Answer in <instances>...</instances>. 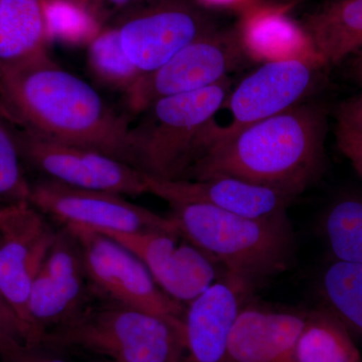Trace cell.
Returning a JSON list of instances; mask_svg holds the SVG:
<instances>
[{
	"mask_svg": "<svg viewBox=\"0 0 362 362\" xmlns=\"http://www.w3.org/2000/svg\"><path fill=\"white\" fill-rule=\"evenodd\" d=\"M52 39L88 40L94 39L101 26L82 7L68 0H45Z\"/></svg>",
	"mask_w": 362,
	"mask_h": 362,
	"instance_id": "484cf974",
	"label": "cell"
},
{
	"mask_svg": "<svg viewBox=\"0 0 362 362\" xmlns=\"http://www.w3.org/2000/svg\"><path fill=\"white\" fill-rule=\"evenodd\" d=\"M100 362H116L113 361H109V359H104V361H100Z\"/></svg>",
	"mask_w": 362,
	"mask_h": 362,
	"instance_id": "d590c367",
	"label": "cell"
},
{
	"mask_svg": "<svg viewBox=\"0 0 362 362\" xmlns=\"http://www.w3.org/2000/svg\"><path fill=\"white\" fill-rule=\"evenodd\" d=\"M68 228L80 244L86 272L94 293L183 327L187 306L162 291L148 269L132 252L96 230Z\"/></svg>",
	"mask_w": 362,
	"mask_h": 362,
	"instance_id": "ba28073f",
	"label": "cell"
},
{
	"mask_svg": "<svg viewBox=\"0 0 362 362\" xmlns=\"http://www.w3.org/2000/svg\"><path fill=\"white\" fill-rule=\"evenodd\" d=\"M250 289L226 275L185 308L187 362H226L228 338Z\"/></svg>",
	"mask_w": 362,
	"mask_h": 362,
	"instance_id": "2e32d148",
	"label": "cell"
},
{
	"mask_svg": "<svg viewBox=\"0 0 362 362\" xmlns=\"http://www.w3.org/2000/svg\"><path fill=\"white\" fill-rule=\"evenodd\" d=\"M126 56L142 75L216 30L211 16L189 0H141L112 23Z\"/></svg>",
	"mask_w": 362,
	"mask_h": 362,
	"instance_id": "9c48e42d",
	"label": "cell"
},
{
	"mask_svg": "<svg viewBox=\"0 0 362 362\" xmlns=\"http://www.w3.org/2000/svg\"><path fill=\"white\" fill-rule=\"evenodd\" d=\"M250 58L265 62L294 58L316 59L298 23L283 13L282 7L251 6L239 25Z\"/></svg>",
	"mask_w": 362,
	"mask_h": 362,
	"instance_id": "ffe728a7",
	"label": "cell"
},
{
	"mask_svg": "<svg viewBox=\"0 0 362 362\" xmlns=\"http://www.w3.org/2000/svg\"><path fill=\"white\" fill-rule=\"evenodd\" d=\"M13 129L23 163L45 178L123 197L149 194L148 176L125 162L23 128Z\"/></svg>",
	"mask_w": 362,
	"mask_h": 362,
	"instance_id": "30bf717a",
	"label": "cell"
},
{
	"mask_svg": "<svg viewBox=\"0 0 362 362\" xmlns=\"http://www.w3.org/2000/svg\"><path fill=\"white\" fill-rule=\"evenodd\" d=\"M323 228L337 259L362 265V195L334 202L324 216Z\"/></svg>",
	"mask_w": 362,
	"mask_h": 362,
	"instance_id": "603a6c76",
	"label": "cell"
},
{
	"mask_svg": "<svg viewBox=\"0 0 362 362\" xmlns=\"http://www.w3.org/2000/svg\"><path fill=\"white\" fill-rule=\"evenodd\" d=\"M307 314L243 306L228 338L226 362H290Z\"/></svg>",
	"mask_w": 362,
	"mask_h": 362,
	"instance_id": "e0dca14e",
	"label": "cell"
},
{
	"mask_svg": "<svg viewBox=\"0 0 362 362\" xmlns=\"http://www.w3.org/2000/svg\"><path fill=\"white\" fill-rule=\"evenodd\" d=\"M58 233L30 201L0 207V292L25 324L30 338L28 295Z\"/></svg>",
	"mask_w": 362,
	"mask_h": 362,
	"instance_id": "4fadbf2b",
	"label": "cell"
},
{
	"mask_svg": "<svg viewBox=\"0 0 362 362\" xmlns=\"http://www.w3.org/2000/svg\"><path fill=\"white\" fill-rule=\"evenodd\" d=\"M321 68L320 62L313 58L264 62L230 90L221 109L230 114V122L216 125L211 120L207 124L192 162L204 150L230 139L252 124L304 103L320 81Z\"/></svg>",
	"mask_w": 362,
	"mask_h": 362,
	"instance_id": "8992f818",
	"label": "cell"
},
{
	"mask_svg": "<svg viewBox=\"0 0 362 362\" xmlns=\"http://www.w3.org/2000/svg\"><path fill=\"white\" fill-rule=\"evenodd\" d=\"M4 362H70L39 344L11 341L0 346Z\"/></svg>",
	"mask_w": 362,
	"mask_h": 362,
	"instance_id": "4316f807",
	"label": "cell"
},
{
	"mask_svg": "<svg viewBox=\"0 0 362 362\" xmlns=\"http://www.w3.org/2000/svg\"><path fill=\"white\" fill-rule=\"evenodd\" d=\"M298 25L323 66L362 54V0H334L305 14Z\"/></svg>",
	"mask_w": 362,
	"mask_h": 362,
	"instance_id": "ac0fdd59",
	"label": "cell"
},
{
	"mask_svg": "<svg viewBox=\"0 0 362 362\" xmlns=\"http://www.w3.org/2000/svg\"><path fill=\"white\" fill-rule=\"evenodd\" d=\"M40 344L84 350L116 362H187L183 327L96 293Z\"/></svg>",
	"mask_w": 362,
	"mask_h": 362,
	"instance_id": "277c9868",
	"label": "cell"
},
{
	"mask_svg": "<svg viewBox=\"0 0 362 362\" xmlns=\"http://www.w3.org/2000/svg\"><path fill=\"white\" fill-rule=\"evenodd\" d=\"M0 116L23 129L101 152L135 168L127 119L49 54L4 71Z\"/></svg>",
	"mask_w": 362,
	"mask_h": 362,
	"instance_id": "6da1fadb",
	"label": "cell"
},
{
	"mask_svg": "<svg viewBox=\"0 0 362 362\" xmlns=\"http://www.w3.org/2000/svg\"><path fill=\"white\" fill-rule=\"evenodd\" d=\"M350 78L362 87V54H357L351 59L349 66Z\"/></svg>",
	"mask_w": 362,
	"mask_h": 362,
	"instance_id": "d6a6232c",
	"label": "cell"
},
{
	"mask_svg": "<svg viewBox=\"0 0 362 362\" xmlns=\"http://www.w3.org/2000/svg\"><path fill=\"white\" fill-rule=\"evenodd\" d=\"M335 116L337 124L362 134V94L338 105Z\"/></svg>",
	"mask_w": 362,
	"mask_h": 362,
	"instance_id": "4dcf8cb0",
	"label": "cell"
},
{
	"mask_svg": "<svg viewBox=\"0 0 362 362\" xmlns=\"http://www.w3.org/2000/svg\"><path fill=\"white\" fill-rule=\"evenodd\" d=\"M2 75H4V71H2V69L0 68V84H1Z\"/></svg>",
	"mask_w": 362,
	"mask_h": 362,
	"instance_id": "e575fe53",
	"label": "cell"
},
{
	"mask_svg": "<svg viewBox=\"0 0 362 362\" xmlns=\"http://www.w3.org/2000/svg\"><path fill=\"white\" fill-rule=\"evenodd\" d=\"M141 0H88L87 11L101 28L110 25L119 16Z\"/></svg>",
	"mask_w": 362,
	"mask_h": 362,
	"instance_id": "f1b7e54d",
	"label": "cell"
},
{
	"mask_svg": "<svg viewBox=\"0 0 362 362\" xmlns=\"http://www.w3.org/2000/svg\"><path fill=\"white\" fill-rule=\"evenodd\" d=\"M99 233L132 252L162 291L185 306L225 276L216 262L178 233Z\"/></svg>",
	"mask_w": 362,
	"mask_h": 362,
	"instance_id": "5bb4252c",
	"label": "cell"
},
{
	"mask_svg": "<svg viewBox=\"0 0 362 362\" xmlns=\"http://www.w3.org/2000/svg\"><path fill=\"white\" fill-rule=\"evenodd\" d=\"M23 164L13 126L0 116V207L30 199Z\"/></svg>",
	"mask_w": 362,
	"mask_h": 362,
	"instance_id": "d4e9b609",
	"label": "cell"
},
{
	"mask_svg": "<svg viewBox=\"0 0 362 362\" xmlns=\"http://www.w3.org/2000/svg\"><path fill=\"white\" fill-rule=\"evenodd\" d=\"M9 341L30 344V338L25 324L0 292V346Z\"/></svg>",
	"mask_w": 362,
	"mask_h": 362,
	"instance_id": "83f0119b",
	"label": "cell"
},
{
	"mask_svg": "<svg viewBox=\"0 0 362 362\" xmlns=\"http://www.w3.org/2000/svg\"><path fill=\"white\" fill-rule=\"evenodd\" d=\"M45 0H0V68L49 54L52 42Z\"/></svg>",
	"mask_w": 362,
	"mask_h": 362,
	"instance_id": "d6986e66",
	"label": "cell"
},
{
	"mask_svg": "<svg viewBox=\"0 0 362 362\" xmlns=\"http://www.w3.org/2000/svg\"><path fill=\"white\" fill-rule=\"evenodd\" d=\"M88 63L100 81L124 92L142 76L123 51L118 30L113 25L104 26L90 40Z\"/></svg>",
	"mask_w": 362,
	"mask_h": 362,
	"instance_id": "cb8c5ba5",
	"label": "cell"
},
{
	"mask_svg": "<svg viewBox=\"0 0 362 362\" xmlns=\"http://www.w3.org/2000/svg\"><path fill=\"white\" fill-rule=\"evenodd\" d=\"M68 1L71 2V4H76V6L82 7V8H84L86 9V11H87L88 0H68Z\"/></svg>",
	"mask_w": 362,
	"mask_h": 362,
	"instance_id": "836d02e7",
	"label": "cell"
},
{
	"mask_svg": "<svg viewBox=\"0 0 362 362\" xmlns=\"http://www.w3.org/2000/svg\"><path fill=\"white\" fill-rule=\"evenodd\" d=\"M149 194L169 204L194 202L245 218L264 220L286 214L295 197L249 181L216 176L202 180H156L148 177Z\"/></svg>",
	"mask_w": 362,
	"mask_h": 362,
	"instance_id": "9a60e30c",
	"label": "cell"
},
{
	"mask_svg": "<svg viewBox=\"0 0 362 362\" xmlns=\"http://www.w3.org/2000/svg\"><path fill=\"white\" fill-rule=\"evenodd\" d=\"M169 206L181 237L250 290L291 265L295 239L287 214L255 220L204 204Z\"/></svg>",
	"mask_w": 362,
	"mask_h": 362,
	"instance_id": "3957f363",
	"label": "cell"
},
{
	"mask_svg": "<svg viewBox=\"0 0 362 362\" xmlns=\"http://www.w3.org/2000/svg\"><path fill=\"white\" fill-rule=\"evenodd\" d=\"M321 284L329 310L362 337V265L337 259L324 273Z\"/></svg>",
	"mask_w": 362,
	"mask_h": 362,
	"instance_id": "7402d4cb",
	"label": "cell"
},
{
	"mask_svg": "<svg viewBox=\"0 0 362 362\" xmlns=\"http://www.w3.org/2000/svg\"><path fill=\"white\" fill-rule=\"evenodd\" d=\"M28 201L47 218L68 228L127 233H178L170 216L128 202L123 195L69 187L49 178L30 183Z\"/></svg>",
	"mask_w": 362,
	"mask_h": 362,
	"instance_id": "8fae6325",
	"label": "cell"
},
{
	"mask_svg": "<svg viewBox=\"0 0 362 362\" xmlns=\"http://www.w3.org/2000/svg\"><path fill=\"white\" fill-rule=\"evenodd\" d=\"M252 62L239 26L216 28L183 47L151 73L138 78L125 92L126 104L138 114L162 98L187 94L211 87Z\"/></svg>",
	"mask_w": 362,
	"mask_h": 362,
	"instance_id": "52a82bcc",
	"label": "cell"
},
{
	"mask_svg": "<svg viewBox=\"0 0 362 362\" xmlns=\"http://www.w3.org/2000/svg\"><path fill=\"white\" fill-rule=\"evenodd\" d=\"M202 4L206 6L218 7H242L246 6L247 8L251 7L252 0H199Z\"/></svg>",
	"mask_w": 362,
	"mask_h": 362,
	"instance_id": "1f68e13d",
	"label": "cell"
},
{
	"mask_svg": "<svg viewBox=\"0 0 362 362\" xmlns=\"http://www.w3.org/2000/svg\"><path fill=\"white\" fill-rule=\"evenodd\" d=\"M290 362H361L347 328L327 310L308 312Z\"/></svg>",
	"mask_w": 362,
	"mask_h": 362,
	"instance_id": "44dd1931",
	"label": "cell"
},
{
	"mask_svg": "<svg viewBox=\"0 0 362 362\" xmlns=\"http://www.w3.org/2000/svg\"><path fill=\"white\" fill-rule=\"evenodd\" d=\"M230 78L187 94L156 100L130 127L133 163L149 178L180 180L207 124L220 112L233 88Z\"/></svg>",
	"mask_w": 362,
	"mask_h": 362,
	"instance_id": "5b68a950",
	"label": "cell"
},
{
	"mask_svg": "<svg viewBox=\"0 0 362 362\" xmlns=\"http://www.w3.org/2000/svg\"><path fill=\"white\" fill-rule=\"evenodd\" d=\"M94 295L77 238L63 226L28 295L26 324L32 344H40L45 335L65 325Z\"/></svg>",
	"mask_w": 362,
	"mask_h": 362,
	"instance_id": "7c38bea8",
	"label": "cell"
},
{
	"mask_svg": "<svg viewBox=\"0 0 362 362\" xmlns=\"http://www.w3.org/2000/svg\"><path fill=\"white\" fill-rule=\"evenodd\" d=\"M327 116L304 102L202 152L182 180L230 176L296 197L320 176Z\"/></svg>",
	"mask_w": 362,
	"mask_h": 362,
	"instance_id": "7a4b0ae2",
	"label": "cell"
},
{
	"mask_svg": "<svg viewBox=\"0 0 362 362\" xmlns=\"http://www.w3.org/2000/svg\"><path fill=\"white\" fill-rule=\"evenodd\" d=\"M335 138L338 148L362 178V134L337 124Z\"/></svg>",
	"mask_w": 362,
	"mask_h": 362,
	"instance_id": "f546056e",
	"label": "cell"
}]
</instances>
